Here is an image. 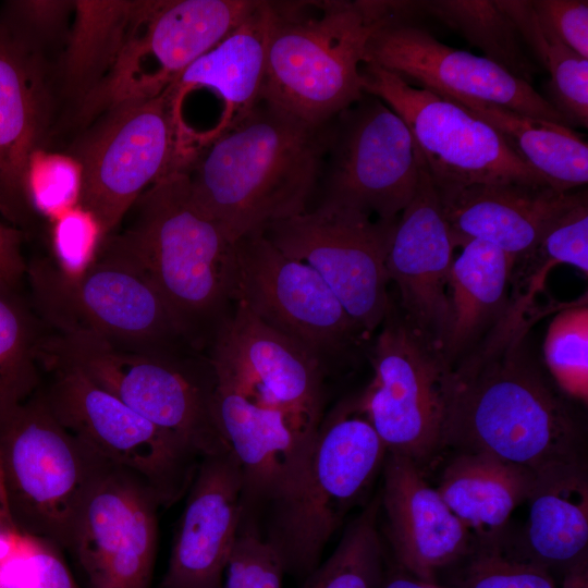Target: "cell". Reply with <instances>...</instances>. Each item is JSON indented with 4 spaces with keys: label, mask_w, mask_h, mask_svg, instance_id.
<instances>
[{
    "label": "cell",
    "mask_w": 588,
    "mask_h": 588,
    "mask_svg": "<svg viewBox=\"0 0 588 588\" xmlns=\"http://www.w3.org/2000/svg\"><path fill=\"white\" fill-rule=\"evenodd\" d=\"M15 286L0 278V422L38 391L45 338Z\"/></svg>",
    "instance_id": "cell-33"
},
{
    "label": "cell",
    "mask_w": 588,
    "mask_h": 588,
    "mask_svg": "<svg viewBox=\"0 0 588 588\" xmlns=\"http://www.w3.org/2000/svg\"><path fill=\"white\" fill-rule=\"evenodd\" d=\"M419 164L420 154L403 120L364 93L333 119L321 201L395 220L415 194Z\"/></svg>",
    "instance_id": "cell-15"
},
{
    "label": "cell",
    "mask_w": 588,
    "mask_h": 588,
    "mask_svg": "<svg viewBox=\"0 0 588 588\" xmlns=\"http://www.w3.org/2000/svg\"><path fill=\"white\" fill-rule=\"evenodd\" d=\"M161 588H222L242 515V475L231 450L199 460Z\"/></svg>",
    "instance_id": "cell-22"
},
{
    "label": "cell",
    "mask_w": 588,
    "mask_h": 588,
    "mask_svg": "<svg viewBox=\"0 0 588 588\" xmlns=\"http://www.w3.org/2000/svg\"><path fill=\"white\" fill-rule=\"evenodd\" d=\"M588 273V204L583 199L564 211L526 254L515 258L511 296L536 299L558 265Z\"/></svg>",
    "instance_id": "cell-36"
},
{
    "label": "cell",
    "mask_w": 588,
    "mask_h": 588,
    "mask_svg": "<svg viewBox=\"0 0 588 588\" xmlns=\"http://www.w3.org/2000/svg\"><path fill=\"white\" fill-rule=\"evenodd\" d=\"M387 453L356 397L323 416L299 494L259 534L278 554L285 574L304 579L320 564L326 544L366 493Z\"/></svg>",
    "instance_id": "cell-9"
},
{
    "label": "cell",
    "mask_w": 588,
    "mask_h": 588,
    "mask_svg": "<svg viewBox=\"0 0 588 588\" xmlns=\"http://www.w3.org/2000/svg\"><path fill=\"white\" fill-rule=\"evenodd\" d=\"M273 21L272 1L259 0L238 26L174 82L182 103L188 91L206 88L223 105L218 123L200 146L237 124L261 99Z\"/></svg>",
    "instance_id": "cell-26"
},
{
    "label": "cell",
    "mask_w": 588,
    "mask_h": 588,
    "mask_svg": "<svg viewBox=\"0 0 588 588\" xmlns=\"http://www.w3.org/2000/svg\"><path fill=\"white\" fill-rule=\"evenodd\" d=\"M561 588H588L587 558H584L563 572Z\"/></svg>",
    "instance_id": "cell-47"
},
{
    "label": "cell",
    "mask_w": 588,
    "mask_h": 588,
    "mask_svg": "<svg viewBox=\"0 0 588 588\" xmlns=\"http://www.w3.org/2000/svg\"><path fill=\"white\" fill-rule=\"evenodd\" d=\"M456 248L467 240L489 243L517 258L529 252L586 191L518 183L476 184L438 191Z\"/></svg>",
    "instance_id": "cell-25"
},
{
    "label": "cell",
    "mask_w": 588,
    "mask_h": 588,
    "mask_svg": "<svg viewBox=\"0 0 588 588\" xmlns=\"http://www.w3.org/2000/svg\"><path fill=\"white\" fill-rule=\"evenodd\" d=\"M455 248L438 189L420 155L416 191L397 218L385 269L399 290L404 319L442 354L451 323L448 278Z\"/></svg>",
    "instance_id": "cell-21"
},
{
    "label": "cell",
    "mask_w": 588,
    "mask_h": 588,
    "mask_svg": "<svg viewBox=\"0 0 588 588\" xmlns=\"http://www.w3.org/2000/svg\"><path fill=\"white\" fill-rule=\"evenodd\" d=\"M265 100L326 124L364 95L359 74L371 34L397 20L396 1H272Z\"/></svg>",
    "instance_id": "cell-4"
},
{
    "label": "cell",
    "mask_w": 588,
    "mask_h": 588,
    "mask_svg": "<svg viewBox=\"0 0 588 588\" xmlns=\"http://www.w3.org/2000/svg\"><path fill=\"white\" fill-rule=\"evenodd\" d=\"M420 19H438L478 47L485 58L530 83L536 71L523 41L495 0L417 1Z\"/></svg>",
    "instance_id": "cell-34"
},
{
    "label": "cell",
    "mask_w": 588,
    "mask_h": 588,
    "mask_svg": "<svg viewBox=\"0 0 588 588\" xmlns=\"http://www.w3.org/2000/svg\"><path fill=\"white\" fill-rule=\"evenodd\" d=\"M102 240L96 219L79 206L71 208L53 220L54 265L65 273H79L95 258Z\"/></svg>",
    "instance_id": "cell-41"
},
{
    "label": "cell",
    "mask_w": 588,
    "mask_h": 588,
    "mask_svg": "<svg viewBox=\"0 0 588 588\" xmlns=\"http://www.w3.org/2000/svg\"><path fill=\"white\" fill-rule=\"evenodd\" d=\"M42 366L51 372L44 397L65 429L106 462L144 480L160 506L186 494L200 458L180 438L134 412L75 366L61 360Z\"/></svg>",
    "instance_id": "cell-11"
},
{
    "label": "cell",
    "mask_w": 588,
    "mask_h": 588,
    "mask_svg": "<svg viewBox=\"0 0 588 588\" xmlns=\"http://www.w3.org/2000/svg\"><path fill=\"white\" fill-rule=\"evenodd\" d=\"M23 231L0 221V278L16 285L26 272L22 254Z\"/></svg>",
    "instance_id": "cell-45"
},
{
    "label": "cell",
    "mask_w": 588,
    "mask_h": 588,
    "mask_svg": "<svg viewBox=\"0 0 588 588\" xmlns=\"http://www.w3.org/2000/svg\"><path fill=\"white\" fill-rule=\"evenodd\" d=\"M83 183L79 162L70 154L36 149L25 171V194L32 212L52 220L78 205Z\"/></svg>",
    "instance_id": "cell-38"
},
{
    "label": "cell",
    "mask_w": 588,
    "mask_h": 588,
    "mask_svg": "<svg viewBox=\"0 0 588 588\" xmlns=\"http://www.w3.org/2000/svg\"><path fill=\"white\" fill-rule=\"evenodd\" d=\"M234 257L233 304H244L320 359L360 336L320 274L283 254L262 231L234 241Z\"/></svg>",
    "instance_id": "cell-17"
},
{
    "label": "cell",
    "mask_w": 588,
    "mask_h": 588,
    "mask_svg": "<svg viewBox=\"0 0 588 588\" xmlns=\"http://www.w3.org/2000/svg\"><path fill=\"white\" fill-rule=\"evenodd\" d=\"M380 510L378 495L348 524L332 554L303 579L302 588H381L387 569Z\"/></svg>",
    "instance_id": "cell-35"
},
{
    "label": "cell",
    "mask_w": 588,
    "mask_h": 588,
    "mask_svg": "<svg viewBox=\"0 0 588 588\" xmlns=\"http://www.w3.org/2000/svg\"><path fill=\"white\" fill-rule=\"evenodd\" d=\"M131 209L130 226L108 236L149 278L191 347L209 345L233 306L234 242L196 200L182 166Z\"/></svg>",
    "instance_id": "cell-3"
},
{
    "label": "cell",
    "mask_w": 588,
    "mask_h": 588,
    "mask_svg": "<svg viewBox=\"0 0 588 588\" xmlns=\"http://www.w3.org/2000/svg\"><path fill=\"white\" fill-rule=\"evenodd\" d=\"M396 221L320 201L262 232L283 254L320 274L365 338L381 326L391 304L385 257Z\"/></svg>",
    "instance_id": "cell-12"
},
{
    "label": "cell",
    "mask_w": 588,
    "mask_h": 588,
    "mask_svg": "<svg viewBox=\"0 0 588 588\" xmlns=\"http://www.w3.org/2000/svg\"><path fill=\"white\" fill-rule=\"evenodd\" d=\"M233 305L209 344L216 380L317 432L324 407L321 359L244 304Z\"/></svg>",
    "instance_id": "cell-16"
},
{
    "label": "cell",
    "mask_w": 588,
    "mask_h": 588,
    "mask_svg": "<svg viewBox=\"0 0 588 588\" xmlns=\"http://www.w3.org/2000/svg\"><path fill=\"white\" fill-rule=\"evenodd\" d=\"M332 121L310 124L265 101L182 164L200 206L232 241L307 210Z\"/></svg>",
    "instance_id": "cell-2"
},
{
    "label": "cell",
    "mask_w": 588,
    "mask_h": 588,
    "mask_svg": "<svg viewBox=\"0 0 588 588\" xmlns=\"http://www.w3.org/2000/svg\"><path fill=\"white\" fill-rule=\"evenodd\" d=\"M380 327L373 377L356 401L387 451L418 464L441 445L451 365L392 304Z\"/></svg>",
    "instance_id": "cell-14"
},
{
    "label": "cell",
    "mask_w": 588,
    "mask_h": 588,
    "mask_svg": "<svg viewBox=\"0 0 588 588\" xmlns=\"http://www.w3.org/2000/svg\"><path fill=\"white\" fill-rule=\"evenodd\" d=\"M543 359L555 387L567 397L588 400L587 295L564 305L552 318L543 341Z\"/></svg>",
    "instance_id": "cell-37"
},
{
    "label": "cell",
    "mask_w": 588,
    "mask_h": 588,
    "mask_svg": "<svg viewBox=\"0 0 588 588\" xmlns=\"http://www.w3.org/2000/svg\"><path fill=\"white\" fill-rule=\"evenodd\" d=\"M40 364L61 360L82 370L134 412L180 438L199 458L230 450L213 407L216 377L209 359L181 353L113 348L86 331L45 336Z\"/></svg>",
    "instance_id": "cell-7"
},
{
    "label": "cell",
    "mask_w": 588,
    "mask_h": 588,
    "mask_svg": "<svg viewBox=\"0 0 588 588\" xmlns=\"http://www.w3.org/2000/svg\"><path fill=\"white\" fill-rule=\"evenodd\" d=\"M540 21L568 48L588 59V2L531 0Z\"/></svg>",
    "instance_id": "cell-43"
},
{
    "label": "cell",
    "mask_w": 588,
    "mask_h": 588,
    "mask_svg": "<svg viewBox=\"0 0 588 588\" xmlns=\"http://www.w3.org/2000/svg\"><path fill=\"white\" fill-rule=\"evenodd\" d=\"M550 74V102L568 124L588 125V59L574 52L536 14L530 0H495Z\"/></svg>",
    "instance_id": "cell-32"
},
{
    "label": "cell",
    "mask_w": 588,
    "mask_h": 588,
    "mask_svg": "<svg viewBox=\"0 0 588 588\" xmlns=\"http://www.w3.org/2000/svg\"><path fill=\"white\" fill-rule=\"evenodd\" d=\"M537 474L481 452H460L445 466L437 488L441 498L477 537L475 548L502 547L513 511L526 502Z\"/></svg>",
    "instance_id": "cell-27"
},
{
    "label": "cell",
    "mask_w": 588,
    "mask_h": 588,
    "mask_svg": "<svg viewBox=\"0 0 588 588\" xmlns=\"http://www.w3.org/2000/svg\"><path fill=\"white\" fill-rule=\"evenodd\" d=\"M448 278L450 332L443 355L452 365L502 318L511 303L515 257L489 243L467 240Z\"/></svg>",
    "instance_id": "cell-29"
},
{
    "label": "cell",
    "mask_w": 588,
    "mask_h": 588,
    "mask_svg": "<svg viewBox=\"0 0 588 588\" xmlns=\"http://www.w3.org/2000/svg\"><path fill=\"white\" fill-rule=\"evenodd\" d=\"M284 569L261 537L240 531L226 566L225 588H282Z\"/></svg>",
    "instance_id": "cell-42"
},
{
    "label": "cell",
    "mask_w": 588,
    "mask_h": 588,
    "mask_svg": "<svg viewBox=\"0 0 588 588\" xmlns=\"http://www.w3.org/2000/svg\"><path fill=\"white\" fill-rule=\"evenodd\" d=\"M83 130L69 152L83 173L77 206L106 237L148 187L184 162L191 134L174 83L108 108Z\"/></svg>",
    "instance_id": "cell-8"
},
{
    "label": "cell",
    "mask_w": 588,
    "mask_h": 588,
    "mask_svg": "<svg viewBox=\"0 0 588 588\" xmlns=\"http://www.w3.org/2000/svg\"><path fill=\"white\" fill-rule=\"evenodd\" d=\"M464 588H558L552 573L515 559L501 547L475 548L463 572Z\"/></svg>",
    "instance_id": "cell-40"
},
{
    "label": "cell",
    "mask_w": 588,
    "mask_h": 588,
    "mask_svg": "<svg viewBox=\"0 0 588 588\" xmlns=\"http://www.w3.org/2000/svg\"><path fill=\"white\" fill-rule=\"evenodd\" d=\"M213 407L241 468L238 532L259 536L264 524L299 494L317 432L217 380Z\"/></svg>",
    "instance_id": "cell-18"
},
{
    "label": "cell",
    "mask_w": 588,
    "mask_h": 588,
    "mask_svg": "<svg viewBox=\"0 0 588 588\" xmlns=\"http://www.w3.org/2000/svg\"><path fill=\"white\" fill-rule=\"evenodd\" d=\"M364 63L440 96L491 102L512 111L569 126L561 112L527 83L485 57L440 42L416 22L392 21L368 39Z\"/></svg>",
    "instance_id": "cell-19"
},
{
    "label": "cell",
    "mask_w": 588,
    "mask_h": 588,
    "mask_svg": "<svg viewBox=\"0 0 588 588\" xmlns=\"http://www.w3.org/2000/svg\"><path fill=\"white\" fill-rule=\"evenodd\" d=\"M52 95L49 61L0 21V216L21 231L34 218L25 171L30 155L44 147Z\"/></svg>",
    "instance_id": "cell-23"
},
{
    "label": "cell",
    "mask_w": 588,
    "mask_h": 588,
    "mask_svg": "<svg viewBox=\"0 0 588 588\" xmlns=\"http://www.w3.org/2000/svg\"><path fill=\"white\" fill-rule=\"evenodd\" d=\"M548 310L511 297L502 318L451 365L440 449L487 453L536 474L584 463L583 427L528 343Z\"/></svg>",
    "instance_id": "cell-1"
},
{
    "label": "cell",
    "mask_w": 588,
    "mask_h": 588,
    "mask_svg": "<svg viewBox=\"0 0 588 588\" xmlns=\"http://www.w3.org/2000/svg\"><path fill=\"white\" fill-rule=\"evenodd\" d=\"M258 3L150 0L105 81L74 109V121L84 128L119 102L160 94L238 26Z\"/></svg>",
    "instance_id": "cell-13"
},
{
    "label": "cell",
    "mask_w": 588,
    "mask_h": 588,
    "mask_svg": "<svg viewBox=\"0 0 588 588\" xmlns=\"http://www.w3.org/2000/svg\"><path fill=\"white\" fill-rule=\"evenodd\" d=\"M160 503L138 476L109 464L81 509L71 552L93 588H149Z\"/></svg>",
    "instance_id": "cell-20"
},
{
    "label": "cell",
    "mask_w": 588,
    "mask_h": 588,
    "mask_svg": "<svg viewBox=\"0 0 588 588\" xmlns=\"http://www.w3.org/2000/svg\"><path fill=\"white\" fill-rule=\"evenodd\" d=\"M381 507L397 567L436 583L438 573L475 550L471 534L409 457L388 452Z\"/></svg>",
    "instance_id": "cell-24"
},
{
    "label": "cell",
    "mask_w": 588,
    "mask_h": 588,
    "mask_svg": "<svg viewBox=\"0 0 588 588\" xmlns=\"http://www.w3.org/2000/svg\"><path fill=\"white\" fill-rule=\"evenodd\" d=\"M52 542L32 537L27 550L19 558L24 565L22 588H77Z\"/></svg>",
    "instance_id": "cell-44"
},
{
    "label": "cell",
    "mask_w": 588,
    "mask_h": 588,
    "mask_svg": "<svg viewBox=\"0 0 588 588\" xmlns=\"http://www.w3.org/2000/svg\"><path fill=\"white\" fill-rule=\"evenodd\" d=\"M73 14L74 1L14 0L5 2L4 17L0 21L21 41L47 59L48 50L64 48Z\"/></svg>",
    "instance_id": "cell-39"
},
{
    "label": "cell",
    "mask_w": 588,
    "mask_h": 588,
    "mask_svg": "<svg viewBox=\"0 0 588 588\" xmlns=\"http://www.w3.org/2000/svg\"><path fill=\"white\" fill-rule=\"evenodd\" d=\"M0 588H12L4 575V566L0 564Z\"/></svg>",
    "instance_id": "cell-48"
},
{
    "label": "cell",
    "mask_w": 588,
    "mask_h": 588,
    "mask_svg": "<svg viewBox=\"0 0 588 588\" xmlns=\"http://www.w3.org/2000/svg\"><path fill=\"white\" fill-rule=\"evenodd\" d=\"M526 502L523 551L511 556L562 573L587 558L588 480L584 463L537 474Z\"/></svg>",
    "instance_id": "cell-28"
},
{
    "label": "cell",
    "mask_w": 588,
    "mask_h": 588,
    "mask_svg": "<svg viewBox=\"0 0 588 588\" xmlns=\"http://www.w3.org/2000/svg\"><path fill=\"white\" fill-rule=\"evenodd\" d=\"M149 4L150 0L74 1L73 23L57 65L61 93L74 109L105 81Z\"/></svg>",
    "instance_id": "cell-30"
},
{
    "label": "cell",
    "mask_w": 588,
    "mask_h": 588,
    "mask_svg": "<svg viewBox=\"0 0 588 588\" xmlns=\"http://www.w3.org/2000/svg\"><path fill=\"white\" fill-rule=\"evenodd\" d=\"M359 74L364 93L403 120L438 191L476 184L550 186L494 128L462 106L376 64L363 62Z\"/></svg>",
    "instance_id": "cell-10"
},
{
    "label": "cell",
    "mask_w": 588,
    "mask_h": 588,
    "mask_svg": "<svg viewBox=\"0 0 588 588\" xmlns=\"http://www.w3.org/2000/svg\"><path fill=\"white\" fill-rule=\"evenodd\" d=\"M109 464L57 420L41 390L0 422V494L27 536L70 551L84 501Z\"/></svg>",
    "instance_id": "cell-6"
},
{
    "label": "cell",
    "mask_w": 588,
    "mask_h": 588,
    "mask_svg": "<svg viewBox=\"0 0 588 588\" xmlns=\"http://www.w3.org/2000/svg\"><path fill=\"white\" fill-rule=\"evenodd\" d=\"M35 306L57 333L86 331L113 348L179 353L191 345L142 268L110 236L79 273L39 259L26 266Z\"/></svg>",
    "instance_id": "cell-5"
},
{
    "label": "cell",
    "mask_w": 588,
    "mask_h": 588,
    "mask_svg": "<svg viewBox=\"0 0 588 588\" xmlns=\"http://www.w3.org/2000/svg\"><path fill=\"white\" fill-rule=\"evenodd\" d=\"M451 100L494 128L511 148L558 191L588 182V145L569 126L457 96Z\"/></svg>",
    "instance_id": "cell-31"
},
{
    "label": "cell",
    "mask_w": 588,
    "mask_h": 588,
    "mask_svg": "<svg viewBox=\"0 0 588 588\" xmlns=\"http://www.w3.org/2000/svg\"><path fill=\"white\" fill-rule=\"evenodd\" d=\"M381 588H443L437 583H429L418 579L400 567L393 571H385Z\"/></svg>",
    "instance_id": "cell-46"
}]
</instances>
